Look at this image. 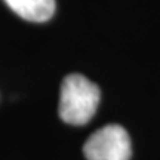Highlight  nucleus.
Instances as JSON below:
<instances>
[{
	"instance_id": "f03ea898",
	"label": "nucleus",
	"mask_w": 160,
	"mask_h": 160,
	"mask_svg": "<svg viewBox=\"0 0 160 160\" xmlns=\"http://www.w3.org/2000/svg\"><path fill=\"white\" fill-rule=\"evenodd\" d=\"M86 160H131L129 133L120 125H107L93 132L83 145Z\"/></svg>"
},
{
	"instance_id": "f257e3e1",
	"label": "nucleus",
	"mask_w": 160,
	"mask_h": 160,
	"mask_svg": "<svg viewBox=\"0 0 160 160\" xmlns=\"http://www.w3.org/2000/svg\"><path fill=\"white\" fill-rule=\"evenodd\" d=\"M101 91L82 74H70L62 80L59 95V117L73 126L86 125L97 113Z\"/></svg>"
},
{
	"instance_id": "7ed1b4c3",
	"label": "nucleus",
	"mask_w": 160,
	"mask_h": 160,
	"mask_svg": "<svg viewBox=\"0 0 160 160\" xmlns=\"http://www.w3.org/2000/svg\"><path fill=\"white\" fill-rule=\"evenodd\" d=\"M12 11L25 21L45 22L55 13V0H3Z\"/></svg>"
}]
</instances>
